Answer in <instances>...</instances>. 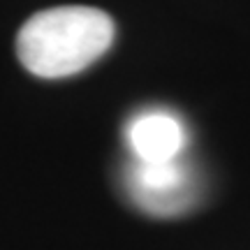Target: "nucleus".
I'll return each mask as SVG.
<instances>
[{
    "label": "nucleus",
    "instance_id": "f257e3e1",
    "mask_svg": "<svg viewBox=\"0 0 250 250\" xmlns=\"http://www.w3.org/2000/svg\"><path fill=\"white\" fill-rule=\"evenodd\" d=\"M116 26L107 12L83 5L42 9L17 35V56L30 74L62 79L86 70L107 54Z\"/></svg>",
    "mask_w": 250,
    "mask_h": 250
},
{
    "label": "nucleus",
    "instance_id": "f03ea898",
    "mask_svg": "<svg viewBox=\"0 0 250 250\" xmlns=\"http://www.w3.org/2000/svg\"><path fill=\"white\" fill-rule=\"evenodd\" d=\"M125 183L137 206L153 215L183 213L195 202V181L181 158L169 162L134 160Z\"/></svg>",
    "mask_w": 250,
    "mask_h": 250
},
{
    "label": "nucleus",
    "instance_id": "7ed1b4c3",
    "mask_svg": "<svg viewBox=\"0 0 250 250\" xmlns=\"http://www.w3.org/2000/svg\"><path fill=\"white\" fill-rule=\"evenodd\" d=\"M127 144L134 153V160H179L188 144V130L176 114H171L167 109H148L130 121Z\"/></svg>",
    "mask_w": 250,
    "mask_h": 250
}]
</instances>
